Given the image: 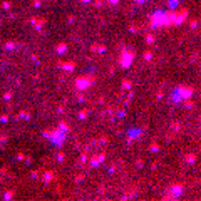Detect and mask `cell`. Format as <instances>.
Wrapping results in <instances>:
<instances>
[{"mask_svg":"<svg viewBox=\"0 0 201 201\" xmlns=\"http://www.w3.org/2000/svg\"><path fill=\"white\" fill-rule=\"evenodd\" d=\"M138 2H144V0H138Z\"/></svg>","mask_w":201,"mask_h":201,"instance_id":"cell-1","label":"cell"},{"mask_svg":"<svg viewBox=\"0 0 201 201\" xmlns=\"http://www.w3.org/2000/svg\"><path fill=\"white\" fill-rule=\"evenodd\" d=\"M114 2H117V0H114Z\"/></svg>","mask_w":201,"mask_h":201,"instance_id":"cell-2","label":"cell"}]
</instances>
